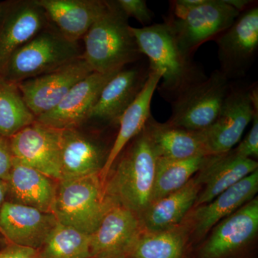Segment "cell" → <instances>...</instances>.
Listing matches in <instances>:
<instances>
[{"mask_svg":"<svg viewBox=\"0 0 258 258\" xmlns=\"http://www.w3.org/2000/svg\"><path fill=\"white\" fill-rule=\"evenodd\" d=\"M131 31L141 53L149 58V69L162 74L157 89L166 101H172L186 88L206 79L192 57L180 47L168 24H152L141 28L131 26Z\"/></svg>","mask_w":258,"mask_h":258,"instance_id":"6da1fadb","label":"cell"},{"mask_svg":"<svg viewBox=\"0 0 258 258\" xmlns=\"http://www.w3.org/2000/svg\"><path fill=\"white\" fill-rule=\"evenodd\" d=\"M132 141L108 174L105 191L112 202L142 216L152 202L157 157L146 125Z\"/></svg>","mask_w":258,"mask_h":258,"instance_id":"7a4b0ae2","label":"cell"},{"mask_svg":"<svg viewBox=\"0 0 258 258\" xmlns=\"http://www.w3.org/2000/svg\"><path fill=\"white\" fill-rule=\"evenodd\" d=\"M128 20L116 2L108 1L106 11L83 37V58L93 72H117L141 58L142 54Z\"/></svg>","mask_w":258,"mask_h":258,"instance_id":"3957f363","label":"cell"},{"mask_svg":"<svg viewBox=\"0 0 258 258\" xmlns=\"http://www.w3.org/2000/svg\"><path fill=\"white\" fill-rule=\"evenodd\" d=\"M79 42L48 25L12 55L1 76L18 83L48 74L83 56Z\"/></svg>","mask_w":258,"mask_h":258,"instance_id":"277c9868","label":"cell"},{"mask_svg":"<svg viewBox=\"0 0 258 258\" xmlns=\"http://www.w3.org/2000/svg\"><path fill=\"white\" fill-rule=\"evenodd\" d=\"M114 203L98 173L58 181L52 214L62 225L91 235Z\"/></svg>","mask_w":258,"mask_h":258,"instance_id":"5b68a950","label":"cell"},{"mask_svg":"<svg viewBox=\"0 0 258 258\" xmlns=\"http://www.w3.org/2000/svg\"><path fill=\"white\" fill-rule=\"evenodd\" d=\"M171 13L165 22L174 32L180 47L192 57L203 43L216 38L235 22L240 12L227 0H204L192 8L171 1Z\"/></svg>","mask_w":258,"mask_h":258,"instance_id":"8992f818","label":"cell"},{"mask_svg":"<svg viewBox=\"0 0 258 258\" xmlns=\"http://www.w3.org/2000/svg\"><path fill=\"white\" fill-rule=\"evenodd\" d=\"M230 86V80L215 70L171 102L172 113L166 123L193 132L206 130L217 119Z\"/></svg>","mask_w":258,"mask_h":258,"instance_id":"52a82bcc","label":"cell"},{"mask_svg":"<svg viewBox=\"0 0 258 258\" xmlns=\"http://www.w3.org/2000/svg\"><path fill=\"white\" fill-rule=\"evenodd\" d=\"M257 84L252 86L231 83L217 119L203 131L205 147L210 156L232 150L258 111Z\"/></svg>","mask_w":258,"mask_h":258,"instance_id":"ba28073f","label":"cell"},{"mask_svg":"<svg viewBox=\"0 0 258 258\" xmlns=\"http://www.w3.org/2000/svg\"><path fill=\"white\" fill-rule=\"evenodd\" d=\"M220 69L227 79L244 76L255 60L258 49V8L244 10L215 38Z\"/></svg>","mask_w":258,"mask_h":258,"instance_id":"9c48e42d","label":"cell"},{"mask_svg":"<svg viewBox=\"0 0 258 258\" xmlns=\"http://www.w3.org/2000/svg\"><path fill=\"white\" fill-rule=\"evenodd\" d=\"M61 130L34 121L10 137L15 159L60 181Z\"/></svg>","mask_w":258,"mask_h":258,"instance_id":"30bf717a","label":"cell"},{"mask_svg":"<svg viewBox=\"0 0 258 258\" xmlns=\"http://www.w3.org/2000/svg\"><path fill=\"white\" fill-rule=\"evenodd\" d=\"M92 73L82 56L48 74L22 81L18 86L36 118L55 108L76 83Z\"/></svg>","mask_w":258,"mask_h":258,"instance_id":"8fae6325","label":"cell"},{"mask_svg":"<svg viewBox=\"0 0 258 258\" xmlns=\"http://www.w3.org/2000/svg\"><path fill=\"white\" fill-rule=\"evenodd\" d=\"M50 24L36 0L0 3V76L15 51Z\"/></svg>","mask_w":258,"mask_h":258,"instance_id":"7c38bea8","label":"cell"},{"mask_svg":"<svg viewBox=\"0 0 258 258\" xmlns=\"http://www.w3.org/2000/svg\"><path fill=\"white\" fill-rule=\"evenodd\" d=\"M118 72L88 75L71 88L55 108L37 117V121L59 130L78 128L87 121L103 87Z\"/></svg>","mask_w":258,"mask_h":258,"instance_id":"4fadbf2b","label":"cell"},{"mask_svg":"<svg viewBox=\"0 0 258 258\" xmlns=\"http://www.w3.org/2000/svg\"><path fill=\"white\" fill-rule=\"evenodd\" d=\"M138 216L114 203L91 235V258H123L138 240Z\"/></svg>","mask_w":258,"mask_h":258,"instance_id":"5bb4252c","label":"cell"},{"mask_svg":"<svg viewBox=\"0 0 258 258\" xmlns=\"http://www.w3.org/2000/svg\"><path fill=\"white\" fill-rule=\"evenodd\" d=\"M57 223L52 213L5 201L0 208V232L9 244L38 250Z\"/></svg>","mask_w":258,"mask_h":258,"instance_id":"9a60e30c","label":"cell"},{"mask_svg":"<svg viewBox=\"0 0 258 258\" xmlns=\"http://www.w3.org/2000/svg\"><path fill=\"white\" fill-rule=\"evenodd\" d=\"M258 230V200L253 198L215 228L200 251L201 258H222L252 240Z\"/></svg>","mask_w":258,"mask_h":258,"instance_id":"2e32d148","label":"cell"},{"mask_svg":"<svg viewBox=\"0 0 258 258\" xmlns=\"http://www.w3.org/2000/svg\"><path fill=\"white\" fill-rule=\"evenodd\" d=\"M149 73V68L123 69L117 73L103 87L88 120L118 125L120 117L143 88Z\"/></svg>","mask_w":258,"mask_h":258,"instance_id":"e0dca14e","label":"cell"},{"mask_svg":"<svg viewBox=\"0 0 258 258\" xmlns=\"http://www.w3.org/2000/svg\"><path fill=\"white\" fill-rule=\"evenodd\" d=\"M162 74L159 71L149 69V76L138 96L125 110L118 122V132L114 142L109 150L99 176L105 185L108 174L114 165L120 153L127 147L129 142L135 138L145 127L152 116L151 104L156 90L160 83Z\"/></svg>","mask_w":258,"mask_h":258,"instance_id":"ac0fdd59","label":"cell"},{"mask_svg":"<svg viewBox=\"0 0 258 258\" xmlns=\"http://www.w3.org/2000/svg\"><path fill=\"white\" fill-rule=\"evenodd\" d=\"M50 23L73 41L82 39L93 23L106 11L103 0H36Z\"/></svg>","mask_w":258,"mask_h":258,"instance_id":"d6986e66","label":"cell"},{"mask_svg":"<svg viewBox=\"0 0 258 258\" xmlns=\"http://www.w3.org/2000/svg\"><path fill=\"white\" fill-rule=\"evenodd\" d=\"M6 182V201L52 214L58 181L14 158Z\"/></svg>","mask_w":258,"mask_h":258,"instance_id":"ffe728a7","label":"cell"},{"mask_svg":"<svg viewBox=\"0 0 258 258\" xmlns=\"http://www.w3.org/2000/svg\"><path fill=\"white\" fill-rule=\"evenodd\" d=\"M103 149L77 128L61 130V180L98 174L104 165Z\"/></svg>","mask_w":258,"mask_h":258,"instance_id":"44dd1931","label":"cell"},{"mask_svg":"<svg viewBox=\"0 0 258 258\" xmlns=\"http://www.w3.org/2000/svg\"><path fill=\"white\" fill-rule=\"evenodd\" d=\"M257 162L253 159H244L237 156L233 150L210 156L203 166L199 183L205 182V188L199 195L195 205L210 203L217 195L252 174L257 169Z\"/></svg>","mask_w":258,"mask_h":258,"instance_id":"7402d4cb","label":"cell"},{"mask_svg":"<svg viewBox=\"0 0 258 258\" xmlns=\"http://www.w3.org/2000/svg\"><path fill=\"white\" fill-rule=\"evenodd\" d=\"M146 128L159 159L182 160L198 156H210L202 132L159 123L152 115L148 120Z\"/></svg>","mask_w":258,"mask_h":258,"instance_id":"603a6c76","label":"cell"},{"mask_svg":"<svg viewBox=\"0 0 258 258\" xmlns=\"http://www.w3.org/2000/svg\"><path fill=\"white\" fill-rule=\"evenodd\" d=\"M258 191V170L222 191L195 212V232L205 235L221 220L248 203Z\"/></svg>","mask_w":258,"mask_h":258,"instance_id":"cb8c5ba5","label":"cell"},{"mask_svg":"<svg viewBox=\"0 0 258 258\" xmlns=\"http://www.w3.org/2000/svg\"><path fill=\"white\" fill-rule=\"evenodd\" d=\"M198 179L190 180L181 189L152 202L144 212V227L149 232L172 229L196 203L200 191Z\"/></svg>","mask_w":258,"mask_h":258,"instance_id":"d4e9b609","label":"cell"},{"mask_svg":"<svg viewBox=\"0 0 258 258\" xmlns=\"http://www.w3.org/2000/svg\"><path fill=\"white\" fill-rule=\"evenodd\" d=\"M210 156H198L182 160L157 158L152 202L164 198L187 184L201 170Z\"/></svg>","mask_w":258,"mask_h":258,"instance_id":"484cf974","label":"cell"},{"mask_svg":"<svg viewBox=\"0 0 258 258\" xmlns=\"http://www.w3.org/2000/svg\"><path fill=\"white\" fill-rule=\"evenodd\" d=\"M35 120L18 84L0 76V135L10 139Z\"/></svg>","mask_w":258,"mask_h":258,"instance_id":"4316f807","label":"cell"},{"mask_svg":"<svg viewBox=\"0 0 258 258\" xmlns=\"http://www.w3.org/2000/svg\"><path fill=\"white\" fill-rule=\"evenodd\" d=\"M38 253L40 258H91V235L57 222Z\"/></svg>","mask_w":258,"mask_h":258,"instance_id":"83f0119b","label":"cell"},{"mask_svg":"<svg viewBox=\"0 0 258 258\" xmlns=\"http://www.w3.org/2000/svg\"><path fill=\"white\" fill-rule=\"evenodd\" d=\"M184 247L183 236L170 229L139 237L130 254L132 258H181Z\"/></svg>","mask_w":258,"mask_h":258,"instance_id":"f1b7e54d","label":"cell"},{"mask_svg":"<svg viewBox=\"0 0 258 258\" xmlns=\"http://www.w3.org/2000/svg\"><path fill=\"white\" fill-rule=\"evenodd\" d=\"M116 4L127 18L136 19L144 27L152 25L154 14L144 0H117Z\"/></svg>","mask_w":258,"mask_h":258,"instance_id":"f546056e","label":"cell"},{"mask_svg":"<svg viewBox=\"0 0 258 258\" xmlns=\"http://www.w3.org/2000/svg\"><path fill=\"white\" fill-rule=\"evenodd\" d=\"M250 130L234 152L239 157L244 159H252L258 157V111L252 118Z\"/></svg>","mask_w":258,"mask_h":258,"instance_id":"4dcf8cb0","label":"cell"},{"mask_svg":"<svg viewBox=\"0 0 258 258\" xmlns=\"http://www.w3.org/2000/svg\"><path fill=\"white\" fill-rule=\"evenodd\" d=\"M14 157L10 139L0 135V179L7 181L13 166Z\"/></svg>","mask_w":258,"mask_h":258,"instance_id":"1f68e13d","label":"cell"},{"mask_svg":"<svg viewBox=\"0 0 258 258\" xmlns=\"http://www.w3.org/2000/svg\"><path fill=\"white\" fill-rule=\"evenodd\" d=\"M0 258H40L38 250L9 244L0 250Z\"/></svg>","mask_w":258,"mask_h":258,"instance_id":"d6a6232c","label":"cell"},{"mask_svg":"<svg viewBox=\"0 0 258 258\" xmlns=\"http://www.w3.org/2000/svg\"><path fill=\"white\" fill-rule=\"evenodd\" d=\"M8 195V185L6 181L0 179V208L7 200Z\"/></svg>","mask_w":258,"mask_h":258,"instance_id":"836d02e7","label":"cell"}]
</instances>
